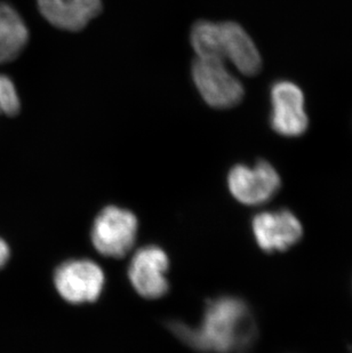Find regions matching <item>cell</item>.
I'll return each mask as SVG.
<instances>
[{
	"mask_svg": "<svg viewBox=\"0 0 352 353\" xmlns=\"http://www.w3.org/2000/svg\"><path fill=\"white\" fill-rule=\"evenodd\" d=\"M167 328L199 352L246 353L255 343L257 327L246 302L221 296L207 302L199 326L170 320Z\"/></svg>",
	"mask_w": 352,
	"mask_h": 353,
	"instance_id": "obj_1",
	"label": "cell"
},
{
	"mask_svg": "<svg viewBox=\"0 0 352 353\" xmlns=\"http://www.w3.org/2000/svg\"><path fill=\"white\" fill-rule=\"evenodd\" d=\"M190 43L196 57L229 62L244 76H255L262 59L255 43L240 24L200 20L193 24Z\"/></svg>",
	"mask_w": 352,
	"mask_h": 353,
	"instance_id": "obj_2",
	"label": "cell"
},
{
	"mask_svg": "<svg viewBox=\"0 0 352 353\" xmlns=\"http://www.w3.org/2000/svg\"><path fill=\"white\" fill-rule=\"evenodd\" d=\"M193 83L204 102L213 109H233L243 101L245 88L226 62L196 57L191 67Z\"/></svg>",
	"mask_w": 352,
	"mask_h": 353,
	"instance_id": "obj_3",
	"label": "cell"
},
{
	"mask_svg": "<svg viewBox=\"0 0 352 353\" xmlns=\"http://www.w3.org/2000/svg\"><path fill=\"white\" fill-rule=\"evenodd\" d=\"M139 222L130 210L108 206L101 210L92 228V243L104 256L120 259L126 255L137 239Z\"/></svg>",
	"mask_w": 352,
	"mask_h": 353,
	"instance_id": "obj_4",
	"label": "cell"
},
{
	"mask_svg": "<svg viewBox=\"0 0 352 353\" xmlns=\"http://www.w3.org/2000/svg\"><path fill=\"white\" fill-rule=\"evenodd\" d=\"M106 276L99 264L93 261H66L54 272L57 293L71 304L90 303L104 292Z\"/></svg>",
	"mask_w": 352,
	"mask_h": 353,
	"instance_id": "obj_5",
	"label": "cell"
},
{
	"mask_svg": "<svg viewBox=\"0 0 352 353\" xmlns=\"http://www.w3.org/2000/svg\"><path fill=\"white\" fill-rule=\"evenodd\" d=\"M280 174L266 160L254 166L236 165L229 172V190L239 203L248 206L261 205L271 199L280 188Z\"/></svg>",
	"mask_w": 352,
	"mask_h": 353,
	"instance_id": "obj_6",
	"label": "cell"
},
{
	"mask_svg": "<svg viewBox=\"0 0 352 353\" xmlns=\"http://www.w3.org/2000/svg\"><path fill=\"white\" fill-rule=\"evenodd\" d=\"M270 125L277 134L286 137H301L309 127L304 108V95L296 83L282 80L273 83L270 92Z\"/></svg>",
	"mask_w": 352,
	"mask_h": 353,
	"instance_id": "obj_7",
	"label": "cell"
},
{
	"mask_svg": "<svg viewBox=\"0 0 352 353\" xmlns=\"http://www.w3.org/2000/svg\"><path fill=\"white\" fill-rule=\"evenodd\" d=\"M168 267L170 260L165 250L155 245L142 247L130 261V283L144 299H160L170 290L166 276Z\"/></svg>",
	"mask_w": 352,
	"mask_h": 353,
	"instance_id": "obj_8",
	"label": "cell"
},
{
	"mask_svg": "<svg viewBox=\"0 0 352 353\" xmlns=\"http://www.w3.org/2000/svg\"><path fill=\"white\" fill-rule=\"evenodd\" d=\"M253 234L264 252H284L294 246L303 234L299 219L287 210L263 212L253 219Z\"/></svg>",
	"mask_w": 352,
	"mask_h": 353,
	"instance_id": "obj_9",
	"label": "cell"
},
{
	"mask_svg": "<svg viewBox=\"0 0 352 353\" xmlns=\"http://www.w3.org/2000/svg\"><path fill=\"white\" fill-rule=\"evenodd\" d=\"M43 19L60 30H83L104 10L102 0H37Z\"/></svg>",
	"mask_w": 352,
	"mask_h": 353,
	"instance_id": "obj_10",
	"label": "cell"
},
{
	"mask_svg": "<svg viewBox=\"0 0 352 353\" xmlns=\"http://www.w3.org/2000/svg\"><path fill=\"white\" fill-rule=\"evenodd\" d=\"M23 17L10 3L0 1V64L17 60L29 43Z\"/></svg>",
	"mask_w": 352,
	"mask_h": 353,
	"instance_id": "obj_11",
	"label": "cell"
},
{
	"mask_svg": "<svg viewBox=\"0 0 352 353\" xmlns=\"http://www.w3.org/2000/svg\"><path fill=\"white\" fill-rule=\"evenodd\" d=\"M20 111V95L15 83L6 74H0V114L15 117Z\"/></svg>",
	"mask_w": 352,
	"mask_h": 353,
	"instance_id": "obj_12",
	"label": "cell"
},
{
	"mask_svg": "<svg viewBox=\"0 0 352 353\" xmlns=\"http://www.w3.org/2000/svg\"><path fill=\"white\" fill-rule=\"evenodd\" d=\"M10 257V248L8 243L3 238H0V269H3L8 263Z\"/></svg>",
	"mask_w": 352,
	"mask_h": 353,
	"instance_id": "obj_13",
	"label": "cell"
}]
</instances>
